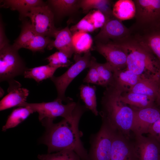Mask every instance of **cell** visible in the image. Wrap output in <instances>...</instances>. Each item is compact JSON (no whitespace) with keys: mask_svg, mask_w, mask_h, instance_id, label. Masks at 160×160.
<instances>
[{"mask_svg":"<svg viewBox=\"0 0 160 160\" xmlns=\"http://www.w3.org/2000/svg\"><path fill=\"white\" fill-rule=\"evenodd\" d=\"M122 92L113 85L106 87L101 100L99 112L104 122L129 139L134 119V111L120 98Z\"/></svg>","mask_w":160,"mask_h":160,"instance_id":"obj_2","label":"cell"},{"mask_svg":"<svg viewBox=\"0 0 160 160\" xmlns=\"http://www.w3.org/2000/svg\"><path fill=\"white\" fill-rule=\"evenodd\" d=\"M87 109L85 106L78 102L71 120L64 119L55 123L54 119L46 118L41 121L46 129L43 143L48 147V153L69 149L74 151L82 160H89L88 153L81 140L82 133L79 129L80 119Z\"/></svg>","mask_w":160,"mask_h":160,"instance_id":"obj_1","label":"cell"},{"mask_svg":"<svg viewBox=\"0 0 160 160\" xmlns=\"http://www.w3.org/2000/svg\"><path fill=\"white\" fill-rule=\"evenodd\" d=\"M24 61L12 45L8 44L0 47V81H8L23 75L26 69Z\"/></svg>","mask_w":160,"mask_h":160,"instance_id":"obj_6","label":"cell"},{"mask_svg":"<svg viewBox=\"0 0 160 160\" xmlns=\"http://www.w3.org/2000/svg\"><path fill=\"white\" fill-rule=\"evenodd\" d=\"M95 49L106 59L114 72L127 68V51L123 45L97 42Z\"/></svg>","mask_w":160,"mask_h":160,"instance_id":"obj_11","label":"cell"},{"mask_svg":"<svg viewBox=\"0 0 160 160\" xmlns=\"http://www.w3.org/2000/svg\"><path fill=\"white\" fill-rule=\"evenodd\" d=\"M115 132L106 124L102 122L98 132L90 137L89 160H110Z\"/></svg>","mask_w":160,"mask_h":160,"instance_id":"obj_7","label":"cell"},{"mask_svg":"<svg viewBox=\"0 0 160 160\" xmlns=\"http://www.w3.org/2000/svg\"><path fill=\"white\" fill-rule=\"evenodd\" d=\"M120 98L122 102L133 110H139L155 106V100L151 98L131 91L121 93Z\"/></svg>","mask_w":160,"mask_h":160,"instance_id":"obj_19","label":"cell"},{"mask_svg":"<svg viewBox=\"0 0 160 160\" xmlns=\"http://www.w3.org/2000/svg\"><path fill=\"white\" fill-rule=\"evenodd\" d=\"M136 8L135 22L129 28L130 33L160 27V0H133Z\"/></svg>","mask_w":160,"mask_h":160,"instance_id":"obj_4","label":"cell"},{"mask_svg":"<svg viewBox=\"0 0 160 160\" xmlns=\"http://www.w3.org/2000/svg\"><path fill=\"white\" fill-rule=\"evenodd\" d=\"M112 1L109 0H82L79 2V7L84 12L94 9L101 11L105 17L106 20L114 16L112 13Z\"/></svg>","mask_w":160,"mask_h":160,"instance_id":"obj_22","label":"cell"},{"mask_svg":"<svg viewBox=\"0 0 160 160\" xmlns=\"http://www.w3.org/2000/svg\"><path fill=\"white\" fill-rule=\"evenodd\" d=\"M120 44L127 51V69L141 78H160V66L152 53L130 38Z\"/></svg>","mask_w":160,"mask_h":160,"instance_id":"obj_3","label":"cell"},{"mask_svg":"<svg viewBox=\"0 0 160 160\" xmlns=\"http://www.w3.org/2000/svg\"><path fill=\"white\" fill-rule=\"evenodd\" d=\"M1 23L0 22V47L9 44L8 40L6 39L4 34L3 26Z\"/></svg>","mask_w":160,"mask_h":160,"instance_id":"obj_38","label":"cell"},{"mask_svg":"<svg viewBox=\"0 0 160 160\" xmlns=\"http://www.w3.org/2000/svg\"><path fill=\"white\" fill-rule=\"evenodd\" d=\"M34 112L28 106L19 107L14 109L8 116L5 124L3 126L2 131L14 128L25 120Z\"/></svg>","mask_w":160,"mask_h":160,"instance_id":"obj_26","label":"cell"},{"mask_svg":"<svg viewBox=\"0 0 160 160\" xmlns=\"http://www.w3.org/2000/svg\"></svg>","mask_w":160,"mask_h":160,"instance_id":"obj_41","label":"cell"},{"mask_svg":"<svg viewBox=\"0 0 160 160\" xmlns=\"http://www.w3.org/2000/svg\"><path fill=\"white\" fill-rule=\"evenodd\" d=\"M141 78L127 68L114 72L113 81L111 85L122 93L130 91Z\"/></svg>","mask_w":160,"mask_h":160,"instance_id":"obj_18","label":"cell"},{"mask_svg":"<svg viewBox=\"0 0 160 160\" xmlns=\"http://www.w3.org/2000/svg\"><path fill=\"white\" fill-rule=\"evenodd\" d=\"M93 57L89 51L84 53L82 56L75 54L73 57L74 63L65 72L60 76H53L50 79L56 88L57 93V98L67 102L71 101V99L65 96L66 90L78 75L84 70L89 67Z\"/></svg>","mask_w":160,"mask_h":160,"instance_id":"obj_5","label":"cell"},{"mask_svg":"<svg viewBox=\"0 0 160 160\" xmlns=\"http://www.w3.org/2000/svg\"><path fill=\"white\" fill-rule=\"evenodd\" d=\"M72 42L74 53L80 55L89 51L93 40L88 33L78 31L72 34Z\"/></svg>","mask_w":160,"mask_h":160,"instance_id":"obj_28","label":"cell"},{"mask_svg":"<svg viewBox=\"0 0 160 160\" xmlns=\"http://www.w3.org/2000/svg\"><path fill=\"white\" fill-rule=\"evenodd\" d=\"M1 7L17 11L20 18L21 19L25 18L26 14L31 8L46 4L41 0H4L1 1Z\"/></svg>","mask_w":160,"mask_h":160,"instance_id":"obj_20","label":"cell"},{"mask_svg":"<svg viewBox=\"0 0 160 160\" xmlns=\"http://www.w3.org/2000/svg\"><path fill=\"white\" fill-rule=\"evenodd\" d=\"M72 36V34L68 26L62 30H58L55 35V39L52 41L47 48L51 50L55 47L70 58L74 53Z\"/></svg>","mask_w":160,"mask_h":160,"instance_id":"obj_17","label":"cell"},{"mask_svg":"<svg viewBox=\"0 0 160 160\" xmlns=\"http://www.w3.org/2000/svg\"><path fill=\"white\" fill-rule=\"evenodd\" d=\"M89 18L95 29L103 27L106 21L104 15L100 11L94 10L87 14Z\"/></svg>","mask_w":160,"mask_h":160,"instance_id":"obj_36","label":"cell"},{"mask_svg":"<svg viewBox=\"0 0 160 160\" xmlns=\"http://www.w3.org/2000/svg\"><path fill=\"white\" fill-rule=\"evenodd\" d=\"M58 68L48 65L40 66L31 68H27L23 76L25 78L33 79L36 82L39 83L42 81L50 78Z\"/></svg>","mask_w":160,"mask_h":160,"instance_id":"obj_25","label":"cell"},{"mask_svg":"<svg viewBox=\"0 0 160 160\" xmlns=\"http://www.w3.org/2000/svg\"><path fill=\"white\" fill-rule=\"evenodd\" d=\"M155 105L160 109V84L157 96L155 101Z\"/></svg>","mask_w":160,"mask_h":160,"instance_id":"obj_39","label":"cell"},{"mask_svg":"<svg viewBox=\"0 0 160 160\" xmlns=\"http://www.w3.org/2000/svg\"><path fill=\"white\" fill-rule=\"evenodd\" d=\"M97 63L95 59L93 57L87 73L83 79L84 82L100 85V79Z\"/></svg>","mask_w":160,"mask_h":160,"instance_id":"obj_35","label":"cell"},{"mask_svg":"<svg viewBox=\"0 0 160 160\" xmlns=\"http://www.w3.org/2000/svg\"><path fill=\"white\" fill-rule=\"evenodd\" d=\"M62 100L56 98L53 101L39 103H29L26 102L21 107L28 106L39 114L40 121L45 118L54 119L61 117L68 120L73 118V111L77 103L71 101L66 104L63 103Z\"/></svg>","mask_w":160,"mask_h":160,"instance_id":"obj_8","label":"cell"},{"mask_svg":"<svg viewBox=\"0 0 160 160\" xmlns=\"http://www.w3.org/2000/svg\"><path fill=\"white\" fill-rule=\"evenodd\" d=\"M114 16L106 20L95 40L102 43H122L130 38V30Z\"/></svg>","mask_w":160,"mask_h":160,"instance_id":"obj_10","label":"cell"},{"mask_svg":"<svg viewBox=\"0 0 160 160\" xmlns=\"http://www.w3.org/2000/svg\"><path fill=\"white\" fill-rule=\"evenodd\" d=\"M70 29L72 34L78 31L88 33L92 32L95 30L87 14L78 23L72 26Z\"/></svg>","mask_w":160,"mask_h":160,"instance_id":"obj_34","label":"cell"},{"mask_svg":"<svg viewBox=\"0 0 160 160\" xmlns=\"http://www.w3.org/2000/svg\"><path fill=\"white\" fill-rule=\"evenodd\" d=\"M133 142L139 160H160V143L148 135H134Z\"/></svg>","mask_w":160,"mask_h":160,"instance_id":"obj_12","label":"cell"},{"mask_svg":"<svg viewBox=\"0 0 160 160\" xmlns=\"http://www.w3.org/2000/svg\"><path fill=\"white\" fill-rule=\"evenodd\" d=\"M160 84V78H141L130 91L147 96L155 101Z\"/></svg>","mask_w":160,"mask_h":160,"instance_id":"obj_21","label":"cell"},{"mask_svg":"<svg viewBox=\"0 0 160 160\" xmlns=\"http://www.w3.org/2000/svg\"><path fill=\"white\" fill-rule=\"evenodd\" d=\"M38 160H82L73 150L67 149L51 154L38 156Z\"/></svg>","mask_w":160,"mask_h":160,"instance_id":"obj_31","label":"cell"},{"mask_svg":"<svg viewBox=\"0 0 160 160\" xmlns=\"http://www.w3.org/2000/svg\"><path fill=\"white\" fill-rule=\"evenodd\" d=\"M110 160H139L132 141L116 131Z\"/></svg>","mask_w":160,"mask_h":160,"instance_id":"obj_15","label":"cell"},{"mask_svg":"<svg viewBox=\"0 0 160 160\" xmlns=\"http://www.w3.org/2000/svg\"><path fill=\"white\" fill-rule=\"evenodd\" d=\"M28 17L35 32L37 34L54 37L58 30L55 26V16L47 5L34 7L25 16Z\"/></svg>","mask_w":160,"mask_h":160,"instance_id":"obj_9","label":"cell"},{"mask_svg":"<svg viewBox=\"0 0 160 160\" xmlns=\"http://www.w3.org/2000/svg\"><path fill=\"white\" fill-rule=\"evenodd\" d=\"M136 12L135 3L132 0H119L114 4L112 9L113 15L122 21L134 18Z\"/></svg>","mask_w":160,"mask_h":160,"instance_id":"obj_24","label":"cell"},{"mask_svg":"<svg viewBox=\"0 0 160 160\" xmlns=\"http://www.w3.org/2000/svg\"><path fill=\"white\" fill-rule=\"evenodd\" d=\"M131 39L152 53L160 66V27L132 33Z\"/></svg>","mask_w":160,"mask_h":160,"instance_id":"obj_14","label":"cell"},{"mask_svg":"<svg viewBox=\"0 0 160 160\" xmlns=\"http://www.w3.org/2000/svg\"><path fill=\"white\" fill-rule=\"evenodd\" d=\"M8 94L0 102V111L15 107H20L25 103L29 94L27 89L21 88L20 83L14 79L8 81Z\"/></svg>","mask_w":160,"mask_h":160,"instance_id":"obj_16","label":"cell"},{"mask_svg":"<svg viewBox=\"0 0 160 160\" xmlns=\"http://www.w3.org/2000/svg\"><path fill=\"white\" fill-rule=\"evenodd\" d=\"M97 67L100 79V85L106 87L113 84L114 71L107 62L101 63H97Z\"/></svg>","mask_w":160,"mask_h":160,"instance_id":"obj_30","label":"cell"},{"mask_svg":"<svg viewBox=\"0 0 160 160\" xmlns=\"http://www.w3.org/2000/svg\"><path fill=\"white\" fill-rule=\"evenodd\" d=\"M68 59L64 53L58 51L51 55L46 59L48 61L50 65L59 68L68 66L71 63Z\"/></svg>","mask_w":160,"mask_h":160,"instance_id":"obj_33","label":"cell"},{"mask_svg":"<svg viewBox=\"0 0 160 160\" xmlns=\"http://www.w3.org/2000/svg\"><path fill=\"white\" fill-rule=\"evenodd\" d=\"M79 0H49L47 5L53 12L54 16L62 17L72 13L79 7Z\"/></svg>","mask_w":160,"mask_h":160,"instance_id":"obj_23","label":"cell"},{"mask_svg":"<svg viewBox=\"0 0 160 160\" xmlns=\"http://www.w3.org/2000/svg\"><path fill=\"white\" fill-rule=\"evenodd\" d=\"M52 40L49 37L36 34L30 41L25 49L33 52H42Z\"/></svg>","mask_w":160,"mask_h":160,"instance_id":"obj_32","label":"cell"},{"mask_svg":"<svg viewBox=\"0 0 160 160\" xmlns=\"http://www.w3.org/2000/svg\"><path fill=\"white\" fill-rule=\"evenodd\" d=\"M21 27L20 35L12 45L13 48L18 51L22 48H25L32 38L37 34L33 30L30 21L24 20Z\"/></svg>","mask_w":160,"mask_h":160,"instance_id":"obj_29","label":"cell"},{"mask_svg":"<svg viewBox=\"0 0 160 160\" xmlns=\"http://www.w3.org/2000/svg\"><path fill=\"white\" fill-rule=\"evenodd\" d=\"M0 97H2L3 95H4V90L3 89L1 88V87H0Z\"/></svg>","mask_w":160,"mask_h":160,"instance_id":"obj_40","label":"cell"},{"mask_svg":"<svg viewBox=\"0 0 160 160\" xmlns=\"http://www.w3.org/2000/svg\"><path fill=\"white\" fill-rule=\"evenodd\" d=\"M148 135L154 138L160 143V118L150 127Z\"/></svg>","mask_w":160,"mask_h":160,"instance_id":"obj_37","label":"cell"},{"mask_svg":"<svg viewBox=\"0 0 160 160\" xmlns=\"http://www.w3.org/2000/svg\"><path fill=\"white\" fill-rule=\"evenodd\" d=\"M133 110L134 119L132 132L134 135L147 133L151 126L160 118V109L156 106Z\"/></svg>","mask_w":160,"mask_h":160,"instance_id":"obj_13","label":"cell"},{"mask_svg":"<svg viewBox=\"0 0 160 160\" xmlns=\"http://www.w3.org/2000/svg\"><path fill=\"white\" fill-rule=\"evenodd\" d=\"M95 86L82 85L80 87V96L87 108L95 116L98 114L97 108V101Z\"/></svg>","mask_w":160,"mask_h":160,"instance_id":"obj_27","label":"cell"}]
</instances>
